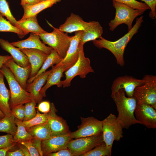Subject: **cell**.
I'll return each instance as SVG.
<instances>
[{
    "mask_svg": "<svg viewBox=\"0 0 156 156\" xmlns=\"http://www.w3.org/2000/svg\"><path fill=\"white\" fill-rule=\"evenodd\" d=\"M102 135L103 142L112 152L115 140L119 141L123 137V128L118 121L116 117L111 113L102 121Z\"/></svg>",
    "mask_w": 156,
    "mask_h": 156,
    "instance_id": "8",
    "label": "cell"
},
{
    "mask_svg": "<svg viewBox=\"0 0 156 156\" xmlns=\"http://www.w3.org/2000/svg\"><path fill=\"white\" fill-rule=\"evenodd\" d=\"M15 119V117L12 114L5 115L0 119V132L5 133L14 136L17 129Z\"/></svg>",
    "mask_w": 156,
    "mask_h": 156,
    "instance_id": "29",
    "label": "cell"
},
{
    "mask_svg": "<svg viewBox=\"0 0 156 156\" xmlns=\"http://www.w3.org/2000/svg\"><path fill=\"white\" fill-rule=\"evenodd\" d=\"M61 0H47L42 1L32 5H25L22 6L24 9V14L19 21L24 20L29 17L36 16L43 10L51 7L54 4Z\"/></svg>",
    "mask_w": 156,
    "mask_h": 156,
    "instance_id": "25",
    "label": "cell"
},
{
    "mask_svg": "<svg viewBox=\"0 0 156 156\" xmlns=\"http://www.w3.org/2000/svg\"><path fill=\"white\" fill-rule=\"evenodd\" d=\"M38 106V111L43 113H47L49 112L51 105L48 101H44L40 102Z\"/></svg>",
    "mask_w": 156,
    "mask_h": 156,
    "instance_id": "41",
    "label": "cell"
},
{
    "mask_svg": "<svg viewBox=\"0 0 156 156\" xmlns=\"http://www.w3.org/2000/svg\"><path fill=\"white\" fill-rule=\"evenodd\" d=\"M134 114L135 118L140 124L148 129L156 128V110L151 105L137 104Z\"/></svg>",
    "mask_w": 156,
    "mask_h": 156,
    "instance_id": "12",
    "label": "cell"
},
{
    "mask_svg": "<svg viewBox=\"0 0 156 156\" xmlns=\"http://www.w3.org/2000/svg\"><path fill=\"white\" fill-rule=\"evenodd\" d=\"M0 14L5 16L9 21L15 26L17 21L12 14L8 3L6 0H0Z\"/></svg>",
    "mask_w": 156,
    "mask_h": 156,
    "instance_id": "34",
    "label": "cell"
},
{
    "mask_svg": "<svg viewBox=\"0 0 156 156\" xmlns=\"http://www.w3.org/2000/svg\"><path fill=\"white\" fill-rule=\"evenodd\" d=\"M17 143L18 144V146L19 149L22 151L25 156H31L27 148L25 146L21 143Z\"/></svg>",
    "mask_w": 156,
    "mask_h": 156,
    "instance_id": "47",
    "label": "cell"
},
{
    "mask_svg": "<svg viewBox=\"0 0 156 156\" xmlns=\"http://www.w3.org/2000/svg\"><path fill=\"white\" fill-rule=\"evenodd\" d=\"M15 123L17 127V131L13 137V139L16 143L31 140L33 137L26 130L22 121L15 118Z\"/></svg>",
    "mask_w": 156,
    "mask_h": 156,
    "instance_id": "30",
    "label": "cell"
},
{
    "mask_svg": "<svg viewBox=\"0 0 156 156\" xmlns=\"http://www.w3.org/2000/svg\"><path fill=\"white\" fill-rule=\"evenodd\" d=\"M40 38L38 34L31 33L27 38L10 43L14 46L19 49H37L49 54L53 49L46 46L40 41Z\"/></svg>",
    "mask_w": 156,
    "mask_h": 156,
    "instance_id": "16",
    "label": "cell"
},
{
    "mask_svg": "<svg viewBox=\"0 0 156 156\" xmlns=\"http://www.w3.org/2000/svg\"><path fill=\"white\" fill-rule=\"evenodd\" d=\"M88 27L83 31L79 41V44L83 45L86 42L99 38L103 33V28L98 21L89 22Z\"/></svg>",
    "mask_w": 156,
    "mask_h": 156,
    "instance_id": "23",
    "label": "cell"
},
{
    "mask_svg": "<svg viewBox=\"0 0 156 156\" xmlns=\"http://www.w3.org/2000/svg\"><path fill=\"white\" fill-rule=\"evenodd\" d=\"M70 67L67 65H63L52 66L51 71L47 77L45 85L41 89L40 93L43 97H45L47 90L51 86L56 85L59 88L63 86L61 80L63 76V73Z\"/></svg>",
    "mask_w": 156,
    "mask_h": 156,
    "instance_id": "18",
    "label": "cell"
},
{
    "mask_svg": "<svg viewBox=\"0 0 156 156\" xmlns=\"http://www.w3.org/2000/svg\"><path fill=\"white\" fill-rule=\"evenodd\" d=\"M112 98L117 107L118 112L117 119L123 128L127 129L132 125L140 124L134 115L137 105L134 97H127L124 90L120 89L115 93Z\"/></svg>",
    "mask_w": 156,
    "mask_h": 156,
    "instance_id": "2",
    "label": "cell"
},
{
    "mask_svg": "<svg viewBox=\"0 0 156 156\" xmlns=\"http://www.w3.org/2000/svg\"><path fill=\"white\" fill-rule=\"evenodd\" d=\"M37 15L29 17L26 19L17 21L15 26L22 30L25 35L31 32L38 34L46 32L39 25Z\"/></svg>",
    "mask_w": 156,
    "mask_h": 156,
    "instance_id": "24",
    "label": "cell"
},
{
    "mask_svg": "<svg viewBox=\"0 0 156 156\" xmlns=\"http://www.w3.org/2000/svg\"><path fill=\"white\" fill-rule=\"evenodd\" d=\"M41 0V1H46V0Z\"/></svg>",
    "mask_w": 156,
    "mask_h": 156,
    "instance_id": "50",
    "label": "cell"
},
{
    "mask_svg": "<svg viewBox=\"0 0 156 156\" xmlns=\"http://www.w3.org/2000/svg\"><path fill=\"white\" fill-rule=\"evenodd\" d=\"M47 156H74L68 148L62 149L56 152L49 153Z\"/></svg>",
    "mask_w": 156,
    "mask_h": 156,
    "instance_id": "42",
    "label": "cell"
},
{
    "mask_svg": "<svg viewBox=\"0 0 156 156\" xmlns=\"http://www.w3.org/2000/svg\"><path fill=\"white\" fill-rule=\"evenodd\" d=\"M126 5L134 9L143 10L145 11L150 9V7L145 3L136 0H112Z\"/></svg>",
    "mask_w": 156,
    "mask_h": 156,
    "instance_id": "35",
    "label": "cell"
},
{
    "mask_svg": "<svg viewBox=\"0 0 156 156\" xmlns=\"http://www.w3.org/2000/svg\"><path fill=\"white\" fill-rule=\"evenodd\" d=\"M57 111L54 103H51L47 122L52 136L66 134L70 132L66 121L56 114Z\"/></svg>",
    "mask_w": 156,
    "mask_h": 156,
    "instance_id": "14",
    "label": "cell"
},
{
    "mask_svg": "<svg viewBox=\"0 0 156 156\" xmlns=\"http://www.w3.org/2000/svg\"><path fill=\"white\" fill-rule=\"evenodd\" d=\"M19 49L28 58L31 66V71L29 78H31L37 74L49 55L42 51L37 49Z\"/></svg>",
    "mask_w": 156,
    "mask_h": 156,
    "instance_id": "15",
    "label": "cell"
},
{
    "mask_svg": "<svg viewBox=\"0 0 156 156\" xmlns=\"http://www.w3.org/2000/svg\"><path fill=\"white\" fill-rule=\"evenodd\" d=\"M40 0H21L22 6L25 5H32L41 2Z\"/></svg>",
    "mask_w": 156,
    "mask_h": 156,
    "instance_id": "44",
    "label": "cell"
},
{
    "mask_svg": "<svg viewBox=\"0 0 156 156\" xmlns=\"http://www.w3.org/2000/svg\"><path fill=\"white\" fill-rule=\"evenodd\" d=\"M26 130L33 138L42 141L52 137L51 129L47 121L44 123L34 126Z\"/></svg>",
    "mask_w": 156,
    "mask_h": 156,
    "instance_id": "27",
    "label": "cell"
},
{
    "mask_svg": "<svg viewBox=\"0 0 156 156\" xmlns=\"http://www.w3.org/2000/svg\"><path fill=\"white\" fill-rule=\"evenodd\" d=\"M37 103L34 100L25 104V115L23 121L29 120L35 117L37 112L36 108Z\"/></svg>",
    "mask_w": 156,
    "mask_h": 156,
    "instance_id": "36",
    "label": "cell"
},
{
    "mask_svg": "<svg viewBox=\"0 0 156 156\" xmlns=\"http://www.w3.org/2000/svg\"><path fill=\"white\" fill-rule=\"evenodd\" d=\"M0 45L3 50L10 54L14 61L20 66L25 67L30 65L28 58L25 53L8 41L0 38Z\"/></svg>",
    "mask_w": 156,
    "mask_h": 156,
    "instance_id": "21",
    "label": "cell"
},
{
    "mask_svg": "<svg viewBox=\"0 0 156 156\" xmlns=\"http://www.w3.org/2000/svg\"><path fill=\"white\" fill-rule=\"evenodd\" d=\"M18 143L24 145L27 148L31 156H40L39 151L34 144L32 139Z\"/></svg>",
    "mask_w": 156,
    "mask_h": 156,
    "instance_id": "39",
    "label": "cell"
},
{
    "mask_svg": "<svg viewBox=\"0 0 156 156\" xmlns=\"http://www.w3.org/2000/svg\"><path fill=\"white\" fill-rule=\"evenodd\" d=\"M6 156H25L23 153L20 149L13 151H8L7 152Z\"/></svg>",
    "mask_w": 156,
    "mask_h": 156,
    "instance_id": "43",
    "label": "cell"
},
{
    "mask_svg": "<svg viewBox=\"0 0 156 156\" xmlns=\"http://www.w3.org/2000/svg\"><path fill=\"white\" fill-rule=\"evenodd\" d=\"M48 23L53 28V31L50 33L47 31L38 35L44 43L55 51L63 59L69 47L72 36H69L68 33L61 31L59 28L54 27Z\"/></svg>",
    "mask_w": 156,
    "mask_h": 156,
    "instance_id": "4",
    "label": "cell"
},
{
    "mask_svg": "<svg viewBox=\"0 0 156 156\" xmlns=\"http://www.w3.org/2000/svg\"><path fill=\"white\" fill-rule=\"evenodd\" d=\"M5 115L3 113L0 109V119L4 117Z\"/></svg>",
    "mask_w": 156,
    "mask_h": 156,
    "instance_id": "49",
    "label": "cell"
},
{
    "mask_svg": "<svg viewBox=\"0 0 156 156\" xmlns=\"http://www.w3.org/2000/svg\"><path fill=\"white\" fill-rule=\"evenodd\" d=\"M142 79L144 83L135 88L133 96L137 104H149L156 109V76L146 75Z\"/></svg>",
    "mask_w": 156,
    "mask_h": 156,
    "instance_id": "7",
    "label": "cell"
},
{
    "mask_svg": "<svg viewBox=\"0 0 156 156\" xmlns=\"http://www.w3.org/2000/svg\"><path fill=\"white\" fill-rule=\"evenodd\" d=\"M12 114L15 118L23 121L25 115V105L20 104L11 108Z\"/></svg>",
    "mask_w": 156,
    "mask_h": 156,
    "instance_id": "37",
    "label": "cell"
},
{
    "mask_svg": "<svg viewBox=\"0 0 156 156\" xmlns=\"http://www.w3.org/2000/svg\"><path fill=\"white\" fill-rule=\"evenodd\" d=\"M111 152L103 142L81 156H110L111 155Z\"/></svg>",
    "mask_w": 156,
    "mask_h": 156,
    "instance_id": "32",
    "label": "cell"
},
{
    "mask_svg": "<svg viewBox=\"0 0 156 156\" xmlns=\"http://www.w3.org/2000/svg\"><path fill=\"white\" fill-rule=\"evenodd\" d=\"M16 144H14L7 148L0 149V156H6L7 152L12 149Z\"/></svg>",
    "mask_w": 156,
    "mask_h": 156,
    "instance_id": "48",
    "label": "cell"
},
{
    "mask_svg": "<svg viewBox=\"0 0 156 156\" xmlns=\"http://www.w3.org/2000/svg\"><path fill=\"white\" fill-rule=\"evenodd\" d=\"M13 136L10 134L0 136V149L7 148L17 143L13 139Z\"/></svg>",
    "mask_w": 156,
    "mask_h": 156,
    "instance_id": "38",
    "label": "cell"
},
{
    "mask_svg": "<svg viewBox=\"0 0 156 156\" xmlns=\"http://www.w3.org/2000/svg\"><path fill=\"white\" fill-rule=\"evenodd\" d=\"M62 59L57 52L53 49L51 53L48 55L36 75L34 77L29 78L27 81V83H31L34 80L45 72L49 68L59 64Z\"/></svg>",
    "mask_w": 156,
    "mask_h": 156,
    "instance_id": "28",
    "label": "cell"
},
{
    "mask_svg": "<svg viewBox=\"0 0 156 156\" xmlns=\"http://www.w3.org/2000/svg\"><path fill=\"white\" fill-rule=\"evenodd\" d=\"M143 16L137 18L135 25L131 29L121 38L115 41L106 39L102 36L93 41L94 44L99 49H106L114 55L117 64L121 67L125 64L124 55L125 48L134 35L138 32L143 22Z\"/></svg>",
    "mask_w": 156,
    "mask_h": 156,
    "instance_id": "1",
    "label": "cell"
},
{
    "mask_svg": "<svg viewBox=\"0 0 156 156\" xmlns=\"http://www.w3.org/2000/svg\"><path fill=\"white\" fill-rule=\"evenodd\" d=\"M32 140L37 148L40 154V156H43L41 148V143L42 140L34 138H33Z\"/></svg>",
    "mask_w": 156,
    "mask_h": 156,
    "instance_id": "45",
    "label": "cell"
},
{
    "mask_svg": "<svg viewBox=\"0 0 156 156\" xmlns=\"http://www.w3.org/2000/svg\"><path fill=\"white\" fill-rule=\"evenodd\" d=\"M4 65L10 70L16 80L26 90L31 71L30 64L27 67H22L17 64L12 58L7 61Z\"/></svg>",
    "mask_w": 156,
    "mask_h": 156,
    "instance_id": "19",
    "label": "cell"
},
{
    "mask_svg": "<svg viewBox=\"0 0 156 156\" xmlns=\"http://www.w3.org/2000/svg\"><path fill=\"white\" fill-rule=\"evenodd\" d=\"M70 132L66 134L52 136L42 141L41 148L43 156L67 148V143L71 139Z\"/></svg>",
    "mask_w": 156,
    "mask_h": 156,
    "instance_id": "13",
    "label": "cell"
},
{
    "mask_svg": "<svg viewBox=\"0 0 156 156\" xmlns=\"http://www.w3.org/2000/svg\"><path fill=\"white\" fill-rule=\"evenodd\" d=\"M51 69L46 71L30 83H27L26 90L30 93L33 100L37 103L41 102L43 97L40 92L44 85L46 83L47 77Z\"/></svg>",
    "mask_w": 156,
    "mask_h": 156,
    "instance_id": "22",
    "label": "cell"
},
{
    "mask_svg": "<svg viewBox=\"0 0 156 156\" xmlns=\"http://www.w3.org/2000/svg\"><path fill=\"white\" fill-rule=\"evenodd\" d=\"M11 55H0V74L1 69L5 63L9 60L12 59Z\"/></svg>",
    "mask_w": 156,
    "mask_h": 156,
    "instance_id": "46",
    "label": "cell"
},
{
    "mask_svg": "<svg viewBox=\"0 0 156 156\" xmlns=\"http://www.w3.org/2000/svg\"><path fill=\"white\" fill-rule=\"evenodd\" d=\"M90 22H85L79 15L71 13L65 22L59 27L61 31L71 33L80 31H84L88 27Z\"/></svg>",
    "mask_w": 156,
    "mask_h": 156,
    "instance_id": "20",
    "label": "cell"
},
{
    "mask_svg": "<svg viewBox=\"0 0 156 156\" xmlns=\"http://www.w3.org/2000/svg\"><path fill=\"white\" fill-rule=\"evenodd\" d=\"M112 5L116 10L114 19L111 20L108 25L109 30L113 31L119 25L126 24L128 31L132 28L133 22L138 16L142 15L145 11L134 9L126 5L112 1Z\"/></svg>",
    "mask_w": 156,
    "mask_h": 156,
    "instance_id": "5",
    "label": "cell"
},
{
    "mask_svg": "<svg viewBox=\"0 0 156 156\" xmlns=\"http://www.w3.org/2000/svg\"><path fill=\"white\" fill-rule=\"evenodd\" d=\"M79 57L77 61L65 71V79L62 81L64 88L70 86L72 80L77 76H79L81 78H84L88 73L94 72L90 66V60L85 56L83 45L79 43Z\"/></svg>",
    "mask_w": 156,
    "mask_h": 156,
    "instance_id": "6",
    "label": "cell"
},
{
    "mask_svg": "<svg viewBox=\"0 0 156 156\" xmlns=\"http://www.w3.org/2000/svg\"><path fill=\"white\" fill-rule=\"evenodd\" d=\"M10 92L6 87L4 81V76L1 72L0 74V109L5 115L12 114L9 101Z\"/></svg>",
    "mask_w": 156,
    "mask_h": 156,
    "instance_id": "26",
    "label": "cell"
},
{
    "mask_svg": "<svg viewBox=\"0 0 156 156\" xmlns=\"http://www.w3.org/2000/svg\"><path fill=\"white\" fill-rule=\"evenodd\" d=\"M82 31L75 32V35L72 36L70 45L65 57L56 66L66 65L70 67L75 63L79 57V45Z\"/></svg>",
    "mask_w": 156,
    "mask_h": 156,
    "instance_id": "17",
    "label": "cell"
},
{
    "mask_svg": "<svg viewBox=\"0 0 156 156\" xmlns=\"http://www.w3.org/2000/svg\"><path fill=\"white\" fill-rule=\"evenodd\" d=\"M81 124L78 126L77 129L70 132L71 139L88 137L102 133V121H100L93 117H81Z\"/></svg>",
    "mask_w": 156,
    "mask_h": 156,
    "instance_id": "10",
    "label": "cell"
},
{
    "mask_svg": "<svg viewBox=\"0 0 156 156\" xmlns=\"http://www.w3.org/2000/svg\"><path fill=\"white\" fill-rule=\"evenodd\" d=\"M144 1L150 8L149 16L153 19L156 18V0H141Z\"/></svg>",
    "mask_w": 156,
    "mask_h": 156,
    "instance_id": "40",
    "label": "cell"
},
{
    "mask_svg": "<svg viewBox=\"0 0 156 156\" xmlns=\"http://www.w3.org/2000/svg\"><path fill=\"white\" fill-rule=\"evenodd\" d=\"M1 72L5 78L10 89L9 103L10 108L34 100L30 93L22 87L8 68L3 65L1 69Z\"/></svg>",
    "mask_w": 156,
    "mask_h": 156,
    "instance_id": "3",
    "label": "cell"
},
{
    "mask_svg": "<svg viewBox=\"0 0 156 156\" xmlns=\"http://www.w3.org/2000/svg\"><path fill=\"white\" fill-rule=\"evenodd\" d=\"M0 32H10L16 34L21 38L25 35L20 29L12 25L0 14Z\"/></svg>",
    "mask_w": 156,
    "mask_h": 156,
    "instance_id": "31",
    "label": "cell"
},
{
    "mask_svg": "<svg viewBox=\"0 0 156 156\" xmlns=\"http://www.w3.org/2000/svg\"><path fill=\"white\" fill-rule=\"evenodd\" d=\"M49 116V113L40 114L37 111L35 117L29 120L23 121L22 123L27 129L34 126L46 122L48 120Z\"/></svg>",
    "mask_w": 156,
    "mask_h": 156,
    "instance_id": "33",
    "label": "cell"
},
{
    "mask_svg": "<svg viewBox=\"0 0 156 156\" xmlns=\"http://www.w3.org/2000/svg\"><path fill=\"white\" fill-rule=\"evenodd\" d=\"M144 83V81L127 75L116 78L113 81L111 89L112 97L119 90L123 89L128 97L133 96L134 90L138 86Z\"/></svg>",
    "mask_w": 156,
    "mask_h": 156,
    "instance_id": "11",
    "label": "cell"
},
{
    "mask_svg": "<svg viewBox=\"0 0 156 156\" xmlns=\"http://www.w3.org/2000/svg\"><path fill=\"white\" fill-rule=\"evenodd\" d=\"M103 142L101 133L75 139H71L67 146L74 156H81Z\"/></svg>",
    "mask_w": 156,
    "mask_h": 156,
    "instance_id": "9",
    "label": "cell"
}]
</instances>
